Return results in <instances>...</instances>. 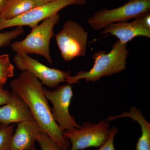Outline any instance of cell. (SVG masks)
<instances>
[{
	"instance_id": "cell-8",
	"label": "cell",
	"mask_w": 150,
	"mask_h": 150,
	"mask_svg": "<svg viewBox=\"0 0 150 150\" xmlns=\"http://www.w3.org/2000/svg\"><path fill=\"white\" fill-rule=\"evenodd\" d=\"M86 0H57L43 5L38 6L15 18L0 21V31L12 27H35L40 22L48 18L66 7L72 5H84Z\"/></svg>"
},
{
	"instance_id": "cell-22",
	"label": "cell",
	"mask_w": 150,
	"mask_h": 150,
	"mask_svg": "<svg viewBox=\"0 0 150 150\" xmlns=\"http://www.w3.org/2000/svg\"><path fill=\"white\" fill-rule=\"evenodd\" d=\"M7 1V0H0V13L5 5Z\"/></svg>"
},
{
	"instance_id": "cell-17",
	"label": "cell",
	"mask_w": 150,
	"mask_h": 150,
	"mask_svg": "<svg viewBox=\"0 0 150 150\" xmlns=\"http://www.w3.org/2000/svg\"><path fill=\"white\" fill-rule=\"evenodd\" d=\"M24 32L22 26H17L13 30L0 33V48L9 46L14 39H16Z\"/></svg>"
},
{
	"instance_id": "cell-2",
	"label": "cell",
	"mask_w": 150,
	"mask_h": 150,
	"mask_svg": "<svg viewBox=\"0 0 150 150\" xmlns=\"http://www.w3.org/2000/svg\"><path fill=\"white\" fill-rule=\"evenodd\" d=\"M129 52L126 44L118 40L108 53L100 51L93 54L92 58L94 62L91 69L79 71L75 76L68 77L66 82L72 84L79 83L81 79H85L87 82H95L103 77L121 72L126 69Z\"/></svg>"
},
{
	"instance_id": "cell-10",
	"label": "cell",
	"mask_w": 150,
	"mask_h": 150,
	"mask_svg": "<svg viewBox=\"0 0 150 150\" xmlns=\"http://www.w3.org/2000/svg\"><path fill=\"white\" fill-rule=\"evenodd\" d=\"M102 34L114 35L121 42L126 44L138 36L150 38V29L145 26L139 17L131 22H119L108 25L103 28Z\"/></svg>"
},
{
	"instance_id": "cell-9",
	"label": "cell",
	"mask_w": 150,
	"mask_h": 150,
	"mask_svg": "<svg viewBox=\"0 0 150 150\" xmlns=\"http://www.w3.org/2000/svg\"><path fill=\"white\" fill-rule=\"evenodd\" d=\"M13 61L19 70L29 72L39 80L42 85L51 88L58 86L61 83L66 82L67 77L71 74L69 70L66 71L49 68L23 53H16Z\"/></svg>"
},
{
	"instance_id": "cell-21",
	"label": "cell",
	"mask_w": 150,
	"mask_h": 150,
	"mask_svg": "<svg viewBox=\"0 0 150 150\" xmlns=\"http://www.w3.org/2000/svg\"><path fill=\"white\" fill-rule=\"evenodd\" d=\"M57 0H35L37 6L43 5L48 4V3L53 2Z\"/></svg>"
},
{
	"instance_id": "cell-23",
	"label": "cell",
	"mask_w": 150,
	"mask_h": 150,
	"mask_svg": "<svg viewBox=\"0 0 150 150\" xmlns=\"http://www.w3.org/2000/svg\"><path fill=\"white\" fill-rule=\"evenodd\" d=\"M29 150H36V149H35V148H34V149H32Z\"/></svg>"
},
{
	"instance_id": "cell-7",
	"label": "cell",
	"mask_w": 150,
	"mask_h": 150,
	"mask_svg": "<svg viewBox=\"0 0 150 150\" xmlns=\"http://www.w3.org/2000/svg\"><path fill=\"white\" fill-rule=\"evenodd\" d=\"M43 91L47 99L52 103V115L61 130L64 132L79 128L80 125L69 112L73 96L72 86L67 84L59 86L54 90L43 88Z\"/></svg>"
},
{
	"instance_id": "cell-19",
	"label": "cell",
	"mask_w": 150,
	"mask_h": 150,
	"mask_svg": "<svg viewBox=\"0 0 150 150\" xmlns=\"http://www.w3.org/2000/svg\"><path fill=\"white\" fill-rule=\"evenodd\" d=\"M118 130V128L116 126L112 127L111 128V133L109 138L97 150H115L114 146V140Z\"/></svg>"
},
{
	"instance_id": "cell-13",
	"label": "cell",
	"mask_w": 150,
	"mask_h": 150,
	"mask_svg": "<svg viewBox=\"0 0 150 150\" xmlns=\"http://www.w3.org/2000/svg\"><path fill=\"white\" fill-rule=\"evenodd\" d=\"M125 117L137 121L141 126L142 134L136 145V150H150V123L137 107L132 106L129 112L125 111L119 115L108 116L105 121L109 122Z\"/></svg>"
},
{
	"instance_id": "cell-12",
	"label": "cell",
	"mask_w": 150,
	"mask_h": 150,
	"mask_svg": "<svg viewBox=\"0 0 150 150\" xmlns=\"http://www.w3.org/2000/svg\"><path fill=\"white\" fill-rule=\"evenodd\" d=\"M9 102L0 106V123L8 125L34 119L25 103L17 94L11 91Z\"/></svg>"
},
{
	"instance_id": "cell-20",
	"label": "cell",
	"mask_w": 150,
	"mask_h": 150,
	"mask_svg": "<svg viewBox=\"0 0 150 150\" xmlns=\"http://www.w3.org/2000/svg\"><path fill=\"white\" fill-rule=\"evenodd\" d=\"M11 96V92L3 88L0 86V106L6 104L9 101Z\"/></svg>"
},
{
	"instance_id": "cell-4",
	"label": "cell",
	"mask_w": 150,
	"mask_h": 150,
	"mask_svg": "<svg viewBox=\"0 0 150 150\" xmlns=\"http://www.w3.org/2000/svg\"><path fill=\"white\" fill-rule=\"evenodd\" d=\"M149 12H150V0H129L117 8L98 11L87 23L93 29L100 30L110 23L125 22Z\"/></svg>"
},
{
	"instance_id": "cell-5",
	"label": "cell",
	"mask_w": 150,
	"mask_h": 150,
	"mask_svg": "<svg viewBox=\"0 0 150 150\" xmlns=\"http://www.w3.org/2000/svg\"><path fill=\"white\" fill-rule=\"evenodd\" d=\"M110 133L108 122L101 120L98 123L86 121L79 128L64 131L63 134L71 145L70 150H83L99 147L107 141Z\"/></svg>"
},
{
	"instance_id": "cell-6",
	"label": "cell",
	"mask_w": 150,
	"mask_h": 150,
	"mask_svg": "<svg viewBox=\"0 0 150 150\" xmlns=\"http://www.w3.org/2000/svg\"><path fill=\"white\" fill-rule=\"evenodd\" d=\"M88 33L76 22L69 20L56 35V43L65 61L69 62L84 56L87 51Z\"/></svg>"
},
{
	"instance_id": "cell-11",
	"label": "cell",
	"mask_w": 150,
	"mask_h": 150,
	"mask_svg": "<svg viewBox=\"0 0 150 150\" xmlns=\"http://www.w3.org/2000/svg\"><path fill=\"white\" fill-rule=\"evenodd\" d=\"M40 126L35 119L18 123L11 141V150H29L34 149Z\"/></svg>"
},
{
	"instance_id": "cell-1",
	"label": "cell",
	"mask_w": 150,
	"mask_h": 150,
	"mask_svg": "<svg viewBox=\"0 0 150 150\" xmlns=\"http://www.w3.org/2000/svg\"><path fill=\"white\" fill-rule=\"evenodd\" d=\"M10 88L27 105L41 131L46 133L62 150H69L70 142L53 117L40 81L31 73L23 71L11 81Z\"/></svg>"
},
{
	"instance_id": "cell-24",
	"label": "cell",
	"mask_w": 150,
	"mask_h": 150,
	"mask_svg": "<svg viewBox=\"0 0 150 150\" xmlns=\"http://www.w3.org/2000/svg\"><path fill=\"white\" fill-rule=\"evenodd\" d=\"M1 123H0V127H1Z\"/></svg>"
},
{
	"instance_id": "cell-14",
	"label": "cell",
	"mask_w": 150,
	"mask_h": 150,
	"mask_svg": "<svg viewBox=\"0 0 150 150\" xmlns=\"http://www.w3.org/2000/svg\"><path fill=\"white\" fill-rule=\"evenodd\" d=\"M36 6L35 0H7L0 13V21L15 18Z\"/></svg>"
},
{
	"instance_id": "cell-3",
	"label": "cell",
	"mask_w": 150,
	"mask_h": 150,
	"mask_svg": "<svg viewBox=\"0 0 150 150\" xmlns=\"http://www.w3.org/2000/svg\"><path fill=\"white\" fill-rule=\"evenodd\" d=\"M60 20L59 13L44 20L40 24L31 28V31L23 40L12 43V50L16 53L40 55L51 64L53 60L49 48L50 41L55 35L54 28Z\"/></svg>"
},
{
	"instance_id": "cell-18",
	"label": "cell",
	"mask_w": 150,
	"mask_h": 150,
	"mask_svg": "<svg viewBox=\"0 0 150 150\" xmlns=\"http://www.w3.org/2000/svg\"><path fill=\"white\" fill-rule=\"evenodd\" d=\"M42 150H62L45 132L40 131L37 141Z\"/></svg>"
},
{
	"instance_id": "cell-16",
	"label": "cell",
	"mask_w": 150,
	"mask_h": 150,
	"mask_svg": "<svg viewBox=\"0 0 150 150\" xmlns=\"http://www.w3.org/2000/svg\"><path fill=\"white\" fill-rule=\"evenodd\" d=\"M15 124L1 125L0 127V150H11V139L14 131Z\"/></svg>"
},
{
	"instance_id": "cell-15",
	"label": "cell",
	"mask_w": 150,
	"mask_h": 150,
	"mask_svg": "<svg viewBox=\"0 0 150 150\" xmlns=\"http://www.w3.org/2000/svg\"><path fill=\"white\" fill-rule=\"evenodd\" d=\"M14 67L10 62L8 54L0 55V86H4L8 80L13 77Z\"/></svg>"
}]
</instances>
